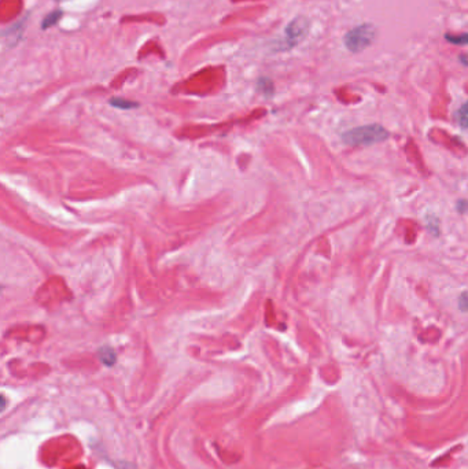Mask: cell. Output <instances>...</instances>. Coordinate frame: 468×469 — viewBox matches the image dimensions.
Wrapping results in <instances>:
<instances>
[{"mask_svg": "<svg viewBox=\"0 0 468 469\" xmlns=\"http://www.w3.org/2000/svg\"><path fill=\"white\" fill-rule=\"evenodd\" d=\"M389 132L379 124L363 125L346 131L342 135V140L347 146H371L389 139Z\"/></svg>", "mask_w": 468, "mask_h": 469, "instance_id": "6da1fadb", "label": "cell"}, {"mask_svg": "<svg viewBox=\"0 0 468 469\" xmlns=\"http://www.w3.org/2000/svg\"><path fill=\"white\" fill-rule=\"evenodd\" d=\"M445 40H448L452 44L456 45H468V33H462V34H445Z\"/></svg>", "mask_w": 468, "mask_h": 469, "instance_id": "ba28073f", "label": "cell"}, {"mask_svg": "<svg viewBox=\"0 0 468 469\" xmlns=\"http://www.w3.org/2000/svg\"><path fill=\"white\" fill-rule=\"evenodd\" d=\"M309 21L305 17H296L285 29L286 50H290L300 44L309 32Z\"/></svg>", "mask_w": 468, "mask_h": 469, "instance_id": "3957f363", "label": "cell"}, {"mask_svg": "<svg viewBox=\"0 0 468 469\" xmlns=\"http://www.w3.org/2000/svg\"><path fill=\"white\" fill-rule=\"evenodd\" d=\"M110 105L113 107L121 109V110H130V109L139 106L136 102H131V101H127L124 98H113V99H110Z\"/></svg>", "mask_w": 468, "mask_h": 469, "instance_id": "8992f818", "label": "cell"}, {"mask_svg": "<svg viewBox=\"0 0 468 469\" xmlns=\"http://www.w3.org/2000/svg\"><path fill=\"white\" fill-rule=\"evenodd\" d=\"M459 309L462 312H468V291H465L459 298Z\"/></svg>", "mask_w": 468, "mask_h": 469, "instance_id": "30bf717a", "label": "cell"}, {"mask_svg": "<svg viewBox=\"0 0 468 469\" xmlns=\"http://www.w3.org/2000/svg\"><path fill=\"white\" fill-rule=\"evenodd\" d=\"M258 90L265 96H271L274 94V84H272V81L269 79L263 77V79L258 80Z\"/></svg>", "mask_w": 468, "mask_h": 469, "instance_id": "52a82bcc", "label": "cell"}, {"mask_svg": "<svg viewBox=\"0 0 468 469\" xmlns=\"http://www.w3.org/2000/svg\"><path fill=\"white\" fill-rule=\"evenodd\" d=\"M62 15H63V12H62L61 10H55V11H52V12L47 14V15L44 17V19H43V22H41V29H48V28L57 25V23L59 22V19H61Z\"/></svg>", "mask_w": 468, "mask_h": 469, "instance_id": "5b68a950", "label": "cell"}, {"mask_svg": "<svg viewBox=\"0 0 468 469\" xmlns=\"http://www.w3.org/2000/svg\"><path fill=\"white\" fill-rule=\"evenodd\" d=\"M376 39V28L372 23H361L354 26L343 36V44L346 50L353 54H358L368 48Z\"/></svg>", "mask_w": 468, "mask_h": 469, "instance_id": "7a4b0ae2", "label": "cell"}, {"mask_svg": "<svg viewBox=\"0 0 468 469\" xmlns=\"http://www.w3.org/2000/svg\"><path fill=\"white\" fill-rule=\"evenodd\" d=\"M99 354V359L102 361V364L108 365V366H112L116 364V359H117V355H116V351L109 347V346H103L99 348L98 351Z\"/></svg>", "mask_w": 468, "mask_h": 469, "instance_id": "277c9868", "label": "cell"}, {"mask_svg": "<svg viewBox=\"0 0 468 469\" xmlns=\"http://www.w3.org/2000/svg\"><path fill=\"white\" fill-rule=\"evenodd\" d=\"M456 209H458V210H459V213H462V214L468 213V200H465V199L459 200V202H458V206H456Z\"/></svg>", "mask_w": 468, "mask_h": 469, "instance_id": "8fae6325", "label": "cell"}, {"mask_svg": "<svg viewBox=\"0 0 468 469\" xmlns=\"http://www.w3.org/2000/svg\"><path fill=\"white\" fill-rule=\"evenodd\" d=\"M456 120L458 123L463 127V128H468V102H466L456 113Z\"/></svg>", "mask_w": 468, "mask_h": 469, "instance_id": "9c48e42d", "label": "cell"}, {"mask_svg": "<svg viewBox=\"0 0 468 469\" xmlns=\"http://www.w3.org/2000/svg\"><path fill=\"white\" fill-rule=\"evenodd\" d=\"M459 62H460L462 65H465V66H467L468 67V54H463V55H460V56H459Z\"/></svg>", "mask_w": 468, "mask_h": 469, "instance_id": "7c38bea8", "label": "cell"}]
</instances>
